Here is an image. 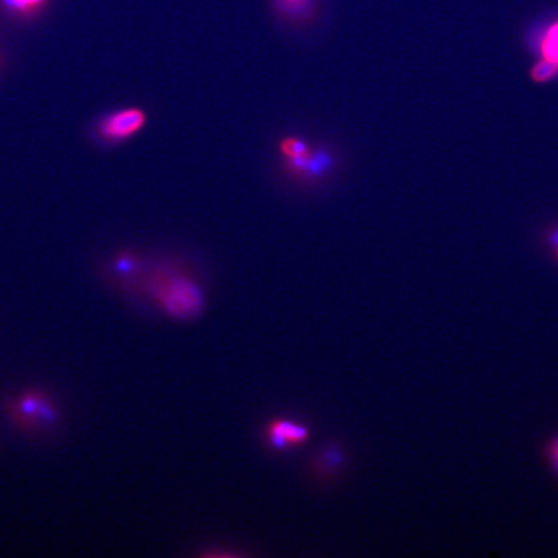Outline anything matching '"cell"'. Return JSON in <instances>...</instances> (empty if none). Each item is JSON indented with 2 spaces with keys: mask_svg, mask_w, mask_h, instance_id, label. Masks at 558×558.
I'll return each mask as SVG.
<instances>
[{
  "mask_svg": "<svg viewBox=\"0 0 558 558\" xmlns=\"http://www.w3.org/2000/svg\"><path fill=\"white\" fill-rule=\"evenodd\" d=\"M281 175L303 189L329 183L339 168V155L330 145L314 144L303 136L287 135L278 143Z\"/></svg>",
  "mask_w": 558,
  "mask_h": 558,
  "instance_id": "1",
  "label": "cell"
},
{
  "mask_svg": "<svg viewBox=\"0 0 558 558\" xmlns=\"http://www.w3.org/2000/svg\"><path fill=\"white\" fill-rule=\"evenodd\" d=\"M150 291L158 303L175 317L194 316L203 304L201 287L197 282L174 270L154 274Z\"/></svg>",
  "mask_w": 558,
  "mask_h": 558,
  "instance_id": "2",
  "label": "cell"
},
{
  "mask_svg": "<svg viewBox=\"0 0 558 558\" xmlns=\"http://www.w3.org/2000/svg\"><path fill=\"white\" fill-rule=\"evenodd\" d=\"M148 122V114L137 106L123 108L101 118L96 134L108 144H121L139 134Z\"/></svg>",
  "mask_w": 558,
  "mask_h": 558,
  "instance_id": "3",
  "label": "cell"
},
{
  "mask_svg": "<svg viewBox=\"0 0 558 558\" xmlns=\"http://www.w3.org/2000/svg\"><path fill=\"white\" fill-rule=\"evenodd\" d=\"M272 6L279 20L300 28L313 21L317 0H272Z\"/></svg>",
  "mask_w": 558,
  "mask_h": 558,
  "instance_id": "4",
  "label": "cell"
},
{
  "mask_svg": "<svg viewBox=\"0 0 558 558\" xmlns=\"http://www.w3.org/2000/svg\"><path fill=\"white\" fill-rule=\"evenodd\" d=\"M269 433L273 445L279 447V449L285 446L299 445L308 437V431L303 425L283 422V420L270 425Z\"/></svg>",
  "mask_w": 558,
  "mask_h": 558,
  "instance_id": "5",
  "label": "cell"
},
{
  "mask_svg": "<svg viewBox=\"0 0 558 558\" xmlns=\"http://www.w3.org/2000/svg\"><path fill=\"white\" fill-rule=\"evenodd\" d=\"M19 413L26 422H51L52 420V407L50 403L44 400L38 394H28L21 398L19 402Z\"/></svg>",
  "mask_w": 558,
  "mask_h": 558,
  "instance_id": "6",
  "label": "cell"
},
{
  "mask_svg": "<svg viewBox=\"0 0 558 558\" xmlns=\"http://www.w3.org/2000/svg\"><path fill=\"white\" fill-rule=\"evenodd\" d=\"M47 2L48 0H0L4 10L21 19L37 16L46 7Z\"/></svg>",
  "mask_w": 558,
  "mask_h": 558,
  "instance_id": "7",
  "label": "cell"
},
{
  "mask_svg": "<svg viewBox=\"0 0 558 558\" xmlns=\"http://www.w3.org/2000/svg\"><path fill=\"white\" fill-rule=\"evenodd\" d=\"M557 73L558 62L543 59L533 66L530 77L535 83H546L555 78Z\"/></svg>",
  "mask_w": 558,
  "mask_h": 558,
  "instance_id": "8",
  "label": "cell"
},
{
  "mask_svg": "<svg viewBox=\"0 0 558 558\" xmlns=\"http://www.w3.org/2000/svg\"><path fill=\"white\" fill-rule=\"evenodd\" d=\"M547 455L549 463L552 464L553 469H555L558 475V437L549 444Z\"/></svg>",
  "mask_w": 558,
  "mask_h": 558,
  "instance_id": "9",
  "label": "cell"
},
{
  "mask_svg": "<svg viewBox=\"0 0 558 558\" xmlns=\"http://www.w3.org/2000/svg\"><path fill=\"white\" fill-rule=\"evenodd\" d=\"M557 237H558V234H557ZM553 242L556 243V248H555V250H556V258H557V260H558V238H553Z\"/></svg>",
  "mask_w": 558,
  "mask_h": 558,
  "instance_id": "10",
  "label": "cell"
}]
</instances>
